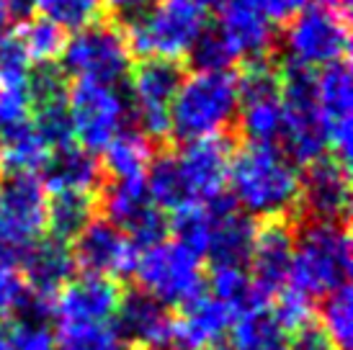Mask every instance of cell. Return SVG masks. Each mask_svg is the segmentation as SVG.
<instances>
[{"label":"cell","mask_w":353,"mask_h":350,"mask_svg":"<svg viewBox=\"0 0 353 350\" xmlns=\"http://www.w3.org/2000/svg\"><path fill=\"white\" fill-rule=\"evenodd\" d=\"M0 350H13V345H10L8 327H6V325H0Z\"/></svg>","instance_id":"7bdbcfd3"},{"label":"cell","mask_w":353,"mask_h":350,"mask_svg":"<svg viewBox=\"0 0 353 350\" xmlns=\"http://www.w3.org/2000/svg\"><path fill=\"white\" fill-rule=\"evenodd\" d=\"M181 185L186 191L191 206L209 204L225 196L227 170L232 160V147L225 136H206L183 142V147L173 152Z\"/></svg>","instance_id":"4fadbf2b"},{"label":"cell","mask_w":353,"mask_h":350,"mask_svg":"<svg viewBox=\"0 0 353 350\" xmlns=\"http://www.w3.org/2000/svg\"><path fill=\"white\" fill-rule=\"evenodd\" d=\"M351 234L338 222H304L294 232L289 289L307 299H323L351 278Z\"/></svg>","instance_id":"3957f363"},{"label":"cell","mask_w":353,"mask_h":350,"mask_svg":"<svg viewBox=\"0 0 353 350\" xmlns=\"http://www.w3.org/2000/svg\"><path fill=\"white\" fill-rule=\"evenodd\" d=\"M271 309H274L279 322H281L289 332L299 330L302 325L312 322V299H307L304 294L294 291V289H289V286L276 296V304Z\"/></svg>","instance_id":"f35d334b"},{"label":"cell","mask_w":353,"mask_h":350,"mask_svg":"<svg viewBox=\"0 0 353 350\" xmlns=\"http://www.w3.org/2000/svg\"><path fill=\"white\" fill-rule=\"evenodd\" d=\"M199 6H201V8L204 10H219L222 8V6H225L227 0H196Z\"/></svg>","instance_id":"ee69618b"},{"label":"cell","mask_w":353,"mask_h":350,"mask_svg":"<svg viewBox=\"0 0 353 350\" xmlns=\"http://www.w3.org/2000/svg\"><path fill=\"white\" fill-rule=\"evenodd\" d=\"M216 34L225 39L235 59L261 62L276 47V29L261 10L248 0H227L219 8Z\"/></svg>","instance_id":"ac0fdd59"},{"label":"cell","mask_w":353,"mask_h":350,"mask_svg":"<svg viewBox=\"0 0 353 350\" xmlns=\"http://www.w3.org/2000/svg\"><path fill=\"white\" fill-rule=\"evenodd\" d=\"M117 332L121 340L132 345V350H145L160 338H165L173 330V314L165 304H160L155 296H150L142 289H129L121 294L117 309Z\"/></svg>","instance_id":"7402d4cb"},{"label":"cell","mask_w":353,"mask_h":350,"mask_svg":"<svg viewBox=\"0 0 353 350\" xmlns=\"http://www.w3.org/2000/svg\"><path fill=\"white\" fill-rule=\"evenodd\" d=\"M101 155H103L101 170H106L111 181L145 178L152 163V142L137 129H121Z\"/></svg>","instance_id":"484cf974"},{"label":"cell","mask_w":353,"mask_h":350,"mask_svg":"<svg viewBox=\"0 0 353 350\" xmlns=\"http://www.w3.org/2000/svg\"><path fill=\"white\" fill-rule=\"evenodd\" d=\"M59 62L62 72L70 78L117 88L132 72V49L124 31L114 23L96 21L65 39Z\"/></svg>","instance_id":"52a82bcc"},{"label":"cell","mask_w":353,"mask_h":350,"mask_svg":"<svg viewBox=\"0 0 353 350\" xmlns=\"http://www.w3.org/2000/svg\"><path fill=\"white\" fill-rule=\"evenodd\" d=\"M240 90L232 72H199L183 75L173 106L170 134L181 142L222 136L237 121Z\"/></svg>","instance_id":"7a4b0ae2"},{"label":"cell","mask_w":353,"mask_h":350,"mask_svg":"<svg viewBox=\"0 0 353 350\" xmlns=\"http://www.w3.org/2000/svg\"><path fill=\"white\" fill-rule=\"evenodd\" d=\"M351 204V175L338 157H320L299 175V206L307 222L343 224Z\"/></svg>","instance_id":"2e32d148"},{"label":"cell","mask_w":353,"mask_h":350,"mask_svg":"<svg viewBox=\"0 0 353 350\" xmlns=\"http://www.w3.org/2000/svg\"><path fill=\"white\" fill-rule=\"evenodd\" d=\"M31 10L62 31H80L99 21L103 0H31Z\"/></svg>","instance_id":"d6a6232c"},{"label":"cell","mask_w":353,"mask_h":350,"mask_svg":"<svg viewBox=\"0 0 353 350\" xmlns=\"http://www.w3.org/2000/svg\"><path fill=\"white\" fill-rule=\"evenodd\" d=\"M235 311L216 302L212 294H201L196 302L183 307V317L176 320V332L188 350H206L225 340L232 327Z\"/></svg>","instance_id":"cb8c5ba5"},{"label":"cell","mask_w":353,"mask_h":350,"mask_svg":"<svg viewBox=\"0 0 353 350\" xmlns=\"http://www.w3.org/2000/svg\"><path fill=\"white\" fill-rule=\"evenodd\" d=\"M31 78V62L23 54L16 37L0 39V88H26Z\"/></svg>","instance_id":"8d00e7d4"},{"label":"cell","mask_w":353,"mask_h":350,"mask_svg":"<svg viewBox=\"0 0 353 350\" xmlns=\"http://www.w3.org/2000/svg\"><path fill=\"white\" fill-rule=\"evenodd\" d=\"M212 212V229H209V243H206L204 260L209 265H248L253 240L258 227L250 216H245L230 196H219L209 201Z\"/></svg>","instance_id":"d6986e66"},{"label":"cell","mask_w":353,"mask_h":350,"mask_svg":"<svg viewBox=\"0 0 353 350\" xmlns=\"http://www.w3.org/2000/svg\"><path fill=\"white\" fill-rule=\"evenodd\" d=\"M54 350H129L111 322H57Z\"/></svg>","instance_id":"f546056e"},{"label":"cell","mask_w":353,"mask_h":350,"mask_svg":"<svg viewBox=\"0 0 353 350\" xmlns=\"http://www.w3.org/2000/svg\"><path fill=\"white\" fill-rule=\"evenodd\" d=\"M132 276L139 283L137 289L155 296L168 309H183L191 302H196L201 294H206L201 260L176 240H160L139 250Z\"/></svg>","instance_id":"8992f818"},{"label":"cell","mask_w":353,"mask_h":350,"mask_svg":"<svg viewBox=\"0 0 353 350\" xmlns=\"http://www.w3.org/2000/svg\"><path fill=\"white\" fill-rule=\"evenodd\" d=\"M314 85L325 142L333 150V157L348 165L353 147V78L348 62L320 70V75H314Z\"/></svg>","instance_id":"9a60e30c"},{"label":"cell","mask_w":353,"mask_h":350,"mask_svg":"<svg viewBox=\"0 0 353 350\" xmlns=\"http://www.w3.org/2000/svg\"><path fill=\"white\" fill-rule=\"evenodd\" d=\"M103 219L127 234L137 250L165 240L168 222L148 196L145 178L111 181L103 191Z\"/></svg>","instance_id":"7c38bea8"},{"label":"cell","mask_w":353,"mask_h":350,"mask_svg":"<svg viewBox=\"0 0 353 350\" xmlns=\"http://www.w3.org/2000/svg\"><path fill=\"white\" fill-rule=\"evenodd\" d=\"M13 21H19V19H16V13L10 8V3L8 0H0V39L8 37V29L13 26Z\"/></svg>","instance_id":"b9f144b4"},{"label":"cell","mask_w":353,"mask_h":350,"mask_svg":"<svg viewBox=\"0 0 353 350\" xmlns=\"http://www.w3.org/2000/svg\"><path fill=\"white\" fill-rule=\"evenodd\" d=\"M209 29L206 10L196 0H155L127 21V44L145 59L178 62L191 54Z\"/></svg>","instance_id":"277c9868"},{"label":"cell","mask_w":353,"mask_h":350,"mask_svg":"<svg viewBox=\"0 0 353 350\" xmlns=\"http://www.w3.org/2000/svg\"><path fill=\"white\" fill-rule=\"evenodd\" d=\"M232 204L250 219L286 222L299 206V167L279 145H250L232 152L227 170Z\"/></svg>","instance_id":"6da1fadb"},{"label":"cell","mask_w":353,"mask_h":350,"mask_svg":"<svg viewBox=\"0 0 353 350\" xmlns=\"http://www.w3.org/2000/svg\"><path fill=\"white\" fill-rule=\"evenodd\" d=\"M31 121V98L26 88H0V142Z\"/></svg>","instance_id":"74e56055"},{"label":"cell","mask_w":353,"mask_h":350,"mask_svg":"<svg viewBox=\"0 0 353 350\" xmlns=\"http://www.w3.org/2000/svg\"><path fill=\"white\" fill-rule=\"evenodd\" d=\"M188 57L199 72H230V68L237 62L214 26L201 34V39L196 41V47L191 49Z\"/></svg>","instance_id":"e575fe53"},{"label":"cell","mask_w":353,"mask_h":350,"mask_svg":"<svg viewBox=\"0 0 353 350\" xmlns=\"http://www.w3.org/2000/svg\"><path fill=\"white\" fill-rule=\"evenodd\" d=\"M286 350H335V348L317 322H307L299 330L292 332L289 348Z\"/></svg>","instance_id":"ab89813d"},{"label":"cell","mask_w":353,"mask_h":350,"mask_svg":"<svg viewBox=\"0 0 353 350\" xmlns=\"http://www.w3.org/2000/svg\"><path fill=\"white\" fill-rule=\"evenodd\" d=\"M90 219H93V196L54 194L47 201V229L54 240L70 245V240H75Z\"/></svg>","instance_id":"f1b7e54d"},{"label":"cell","mask_w":353,"mask_h":350,"mask_svg":"<svg viewBox=\"0 0 353 350\" xmlns=\"http://www.w3.org/2000/svg\"><path fill=\"white\" fill-rule=\"evenodd\" d=\"M65 31L57 29L54 23L44 19H26L21 21L19 31H16V41L21 44L23 54L29 57L31 65L44 68V65H54L62 54L65 47Z\"/></svg>","instance_id":"4dcf8cb0"},{"label":"cell","mask_w":353,"mask_h":350,"mask_svg":"<svg viewBox=\"0 0 353 350\" xmlns=\"http://www.w3.org/2000/svg\"><path fill=\"white\" fill-rule=\"evenodd\" d=\"M103 6H108V8L114 10L117 19H121L127 23V21H132L139 10L148 6V0H103Z\"/></svg>","instance_id":"60d3db41"},{"label":"cell","mask_w":353,"mask_h":350,"mask_svg":"<svg viewBox=\"0 0 353 350\" xmlns=\"http://www.w3.org/2000/svg\"><path fill=\"white\" fill-rule=\"evenodd\" d=\"M70 250H72L75 268H83L85 276H101V278H114V281L132 276L139 253L129 243L127 234H121L106 219H96V216L72 240Z\"/></svg>","instance_id":"5bb4252c"},{"label":"cell","mask_w":353,"mask_h":350,"mask_svg":"<svg viewBox=\"0 0 353 350\" xmlns=\"http://www.w3.org/2000/svg\"><path fill=\"white\" fill-rule=\"evenodd\" d=\"M21 276L29 294L52 302L72 278H75V260L68 243L54 237H39L19 260Z\"/></svg>","instance_id":"44dd1931"},{"label":"cell","mask_w":353,"mask_h":350,"mask_svg":"<svg viewBox=\"0 0 353 350\" xmlns=\"http://www.w3.org/2000/svg\"><path fill=\"white\" fill-rule=\"evenodd\" d=\"M240 108L237 121L250 145H279L284 136V103H281V75L268 62H250L237 78Z\"/></svg>","instance_id":"30bf717a"},{"label":"cell","mask_w":353,"mask_h":350,"mask_svg":"<svg viewBox=\"0 0 353 350\" xmlns=\"http://www.w3.org/2000/svg\"><path fill=\"white\" fill-rule=\"evenodd\" d=\"M351 47L348 10L333 8L325 3H312L289 19L281 37V49L289 68L325 70L345 62Z\"/></svg>","instance_id":"5b68a950"},{"label":"cell","mask_w":353,"mask_h":350,"mask_svg":"<svg viewBox=\"0 0 353 350\" xmlns=\"http://www.w3.org/2000/svg\"><path fill=\"white\" fill-rule=\"evenodd\" d=\"M294 258V229L286 222H265L253 240L248 273L258 296L268 302L286 289Z\"/></svg>","instance_id":"e0dca14e"},{"label":"cell","mask_w":353,"mask_h":350,"mask_svg":"<svg viewBox=\"0 0 353 350\" xmlns=\"http://www.w3.org/2000/svg\"><path fill=\"white\" fill-rule=\"evenodd\" d=\"M323 332L330 338L335 350H351L353 345V299L351 286L345 283L335 291L325 294L320 302V322Z\"/></svg>","instance_id":"1f68e13d"},{"label":"cell","mask_w":353,"mask_h":350,"mask_svg":"<svg viewBox=\"0 0 353 350\" xmlns=\"http://www.w3.org/2000/svg\"><path fill=\"white\" fill-rule=\"evenodd\" d=\"M183 80L178 62L145 59L129 72V114L137 121V132L148 139L170 134V106Z\"/></svg>","instance_id":"8fae6325"},{"label":"cell","mask_w":353,"mask_h":350,"mask_svg":"<svg viewBox=\"0 0 353 350\" xmlns=\"http://www.w3.org/2000/svg\"><path fill=\"white\" fill-rule=\"evenodd\" d=\"M121 294L114 278L80 276L52 299V317L57 322H108L117 314Z\"/></svg>","instance_id":"ffe728a7"},{"label":"cell","mask_w":353,"mask_h":350,"mask_svg":"<svg viewBox=\"0 0 353 350\" xmlns=\"http://www.w3.org/2000/svg\"><path fill=\"white\" fill-rule=\"evenodd\" d=\"M31 127L50 145V150L72 145V124L68 114V96L31 103Z\"/></svg>","instance_id":"836d02e7"},{"label":"cell","mask_w":353,"mask_h":350,"mask_svg":"<svg viewBox=\"0 0 353 350\" xmlns=\"http://www.w3.org/2000/svg\"><path fill=\"white\" fill-rule=\"evenodd\" d=\"M281 103H284V136L279 145L292 163L310 165L325 157L323 119L317 106V85L314 75L307 70L289 68L281 75Z\"/></svg>","instance_id":"ba28073f"},{"label":"cell","mask_w":353,"mask_h":350,"mask_svg":"<svg viewBox=\"0 0 353 350\" xmlns=\"http://www.w3.org/2000/svg\"><path fill=\"white\" fill-rule=\"evenodd\" d=\"M101 163L96 155L85 152L75 142L52 150L44 167L39 170V181L47 194H85L101 185Z\"/></svg>","instance_id":"603a6c76"},{"label":"cell","mask_w":353,"mask_h":350,"mask_svg":"<svg viewBox=\"0 0 353 350\" xmlns=\"http://www.w3.org/2000/svg\"><path fill=\"white\" fill-rule=\"evenodd\" d=\"M209 289H212V296L216 302H222L225 307L240 314L245 309H253V307H261L265 304L258 291H255L253 281H250V273H248V265H214L209 271Z\"/></svg>","instance_id":"83f0119b"},{"label":"cell","mask_w":353,"mask_h":350,"mask_svg":"<svg viewBox=\"0 0 353 350\" xmlns=\"http://www.w3.org/2000/svg\"><path fill=\"white\" fill-rule=\"evenodd\" d=\"M68 114L72 139H78V147L85 152L96 155L111 145L121 129H127L124 121L129 106L119 88L75 80V85L68 90Z\"/></svg>","instance_id":"9c48e42d"},{"label":"cell","mask_w":353,"mask_h":350,"mask_svg":"<svg viewBox=\"0 0 353 350\" xmlns=\"http://www.w3.org/2000/svg\"><path fill=\"white\" fill-rule=\"evenodd\" d=\"M26 294H29V289L23 283L19 260L0 255V325L16 317V311L23 304Z\"/></svg>","instance_id":"d590c367"},{"label":"cell","mask_w":353,"mask_h":350,"mask_svg":"<svg viewBox=\"0 0 353 350\" xmlns=\"http://www.w3.org/2000/svg\"><path fill=\"white\" fill-rule=\"evenodd\" d=\"M206 350H232V348H230V342L222 340V342H216V345H212V348H206Z\"/></svg>","instance_id":"f6af8a7d"},{"label":"cell","mask_w":353,"mask_h":350,"mask_svg":"<svg viewBox=\"0 0 353 350\" xmlns=\"http://www.w3.org/2000/svg\"><path fill=\"white\" fill-rule=\"evenodd\" d=\"M292 332L279 322L271 307H253L235 314L230 327L232 350H286Z\"/></svg>","instance_id":"d4e9b609"},{"label":"cell","mask_w":353,"mask_h":350,"mask_svg":"<svg viewBox=\"0 0 353 350\" xmlns=\"http://www.w3.org/2000/svg\"><path fill=\"white\" fill-rule=\"evenodd\" d=\"M50 152V145L29 121L0 142V167L8 175H39Z\"/></svg>","instance_id":"4316f807"}]
</instances>
